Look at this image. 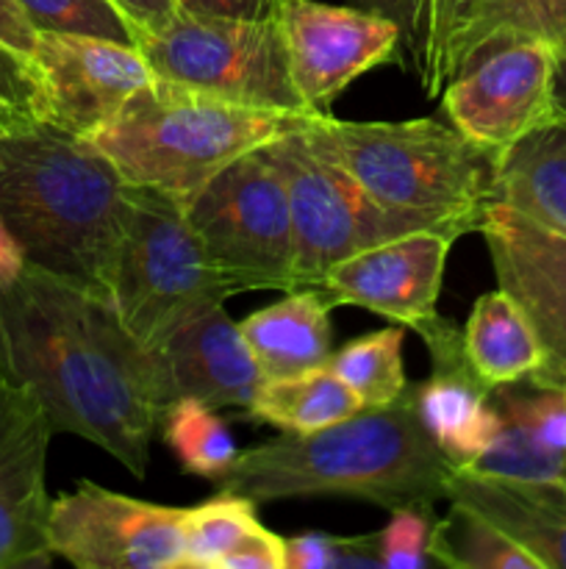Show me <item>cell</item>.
I'll return each mask as SVG.
<instances>
[{"mask_svg":"<svg viewBox=\"0 0 566 569\" xmlns=\"http://www.w3.org/2000/svg\"><path fill=\"white\" fill-rule=\"evenodd\" d=\"M322 133L358 187L394 214L464 237L494 192L497 156L438 117L350 122L322 117Z\"/></svg>","mask_w":566,"mask_h":569,"instance_id":"5b68a950","label":"cell"},{"mask_svg":"<svg viewBox=\"0 0 566 569\" xmlns=\"http://www.w3.org/2000/svg\"><path fill=\"white\" fill-rule=\"evenodd\" d=\"M322 117H305L270 142L289 194L294 231V289L320 287L338 261L416 231H442L377 206L327 144ZM449 233V231H444ZM455 237V233H453Z\"/></svg>","mask_w":566,"mask_h":569,"instance_id":"52a82bcc","label":"cell"},{"mask_svg":"<svg viewBox=\"0 0 566 569\" xmlns=\"http://www.w3.org/2000/svg\"><path fill=\"white\" fill-rule=\"evenodd\" d=\"M444 500L483 517L538 569H566V489L560 481H514L458 467Z\"/></svg>","mask_w":566,"mask_h":569,"instance_id":"d6986e66","label":"cell"},{"mask_svg":"<svg viewBox=\"0 0 566 569\" xmlns=\"http://www.w3.org/2000/svg\"><path fill=\"white\" fill-rule=\"evenodd\" d=\"M364 409L358 395L331 370L303 372L264 381L247 409L250 420L275 426L283 433H311Z\"/></svg>","mask_w":566,"mask_h":569,"instance_id":"603a6c76","label":"cell"},{"mask_svg":"<svg viewBox=\"0 0 566 569\" xmlns=\"http://www.w3.org/2000/svg\"><path fill=\"white\" fill-rule=\"evenodd\" d=\"M353 567H381V556H377V533H366V537L300 533V537L286 539V569H353Z\"/></svg>","mask_w":566,"mask_h":569,"instance_id":"4dcf8cb0","label":"cell"},{"mask_svg":"<svg viewBox=\"0 0 566 569\" xmlns=\"http://www.w3.org/2000/svg\"><path fill=\"white\" fill-rule=\"evenodd\" d=\"M333 306L322 287H300L239 322L264 381L327 367L333 356Z\"/></svg>","mask_w":566,"mask_h":569,"instance_id":"ffe728a7","label":"cell"},{"mask_svg":"<svg viewBox=\"0 0 566 569\" xmlns=\"http://www.w3.org/2000/svg\"><path fill=\"white\" fill-rule=\"evenodd\" d=\"M0 44L26 59L28 64H33L39 31L17 0H0Z\"/></svg>","mask_w":566,"mask_h":569,"instance_id":"8d00e7d4","label":"cell"},{"mask_svg":"<svg viewBox=\"0 0 566 569\" xmlns=\"http://www.w3.org/2000/svg\"><path fill=\"white\" fill-rule=\"evenodd\" d=\"M233 295L236 287L209 261L181 200L128 183L109 292L128 331L155 350L189 315Z\"/></svg>","mask_w":566,"mask_h":569,"instance_id":"8992f818","label":"cell"},{"mask_svg":"<svg viewBox=\"0 0 566 569\" xmlns=\"http://www.w3.org/2000/svg\"><path fill=\"white\" fill-rule=\"evenodd\" d=\"M558 50L538 37L503 33L477 44L442 87L444 120L499 156L558 114Z\"/></svg>","mask_w":566,"mask_h":569,"instance_id":"30bf717a","label":"cell"},{"mask_svg":"<svg viewBox=\"0 0 566 569\" xmlns=\"http://www.w3.org/2000/svg\"><path fill=\"white\" fill-rule=\"evenodd\" d=\"M458 465L438 448L408 383L386 406H364L355 415L311 433H283L239 450L220 489L253 500L347 495L386 511L433 509L447 498Z\"/></svg>","mask_w":566,"mask_h":569,"instance_id":"7a4b0ae2","label":"cell"},{"mask_svg":"<svg viewBox=\"0 0 566 569\" xmlns=\"http://www.w3.org/2000/svg\"><path fill=\"white\" fill-rule=\"evenodd\" d=\"M22 267H26V256H22L20 244H17L9 226H6L3 217H0V281L14 278L17 272H22Z\"/></svg>","mask_w":566,"mask_h":569,"instance_id":"ab89813d","label":"cell"},{"mask_svg":"<svg viewBox=\"0 0 566 569\" xmlns=\"http://www.w3.org/2000/svg\"><path fill=\"white\" fill-rule=\"evenodd\" d=\"M433 361V376L416 387V406L438 448L458 467L472 465L497 439L503 417L492 400V389L472 372L464 356L461 328L438 320L422 337Z\"/></svg>","mask_w":566,"mask_h":569,"instance_id":"ac0fdd59","label":"cell"},{"mask_svg":"<svg viewBox=\"0 0 566 569\" xmlns=\"http://www.w3.org/2000/svg\"><path fill=\"white\" fill-rule=\"evenodd\" d=\"M492 200L566 233V114H555L499 156Z\"/></svg>","mask_w":566,"mask_h":569,"instance_id":"44dd1931","label":"cell"},{"mask_svg":"<svg viewBox=\"0 0 566 569\" xmlns=\"http://www.w3.org/2000/svg\"><path fill=\"white\" fill-rule=\"evenodd\" d=\"M438 9H442V0H422V20H420V33H416V50H414V67L416 61H420L422 50H425L427 39H431L433 28H436V20H438Z\"/></svg>","mask_w":566,"mask_h":569,"instance_id":"60d3db41","label":"cell"},{"mask_svg":"<svg viewBox=\"0 0 566 569\" xmlns=\"http://www.w3.org/2000/svg\"><path fill=\"white\" fill-rule=\"evenodd\" d=\"M220 569H286V539L261 526L222 561Z\"/></svg>","mask_w":566,"mask_h":569,"instance_id":"e575fe53","label":"cell"},{"mask_svg":"<svg viewBox=\"0 0 566 569\" xmlns=\"http://www.w3.org/2000/svg\"><path fill=\"white\" fill-rule=\"evenodd\" d=\"M564 389H566V387H564Z\"/></svg>","mask_w":566,"mask_h":569,"instance_id":"bcb514c9","label":"cell"},{"mask_svg":"<svg viewBox=\"0 0 566 569\" xmlns=\"http://www.w3.org/2000/svg\"><path fill=\"white\" fill-rule=\"evenodd\" d=\"M178 9L233 20H277L283 0H178Z\"/></svg>","mask_w":566,"mask_h":569,"instance_id":"d590c367","label":"cell"},{"mask_svg":"<svg viewBox=\"0 0 566 569\" xmlns=\"http://www.w3.org/2000/svg\"><path fill=\"white\" fill-rule=\"evenodd\" d=\"M555 106L558 114H566V50L558 53V76H555Z\"/></svg>","mask_w":566,"mask_h":569,"instance_id":"b9f144b4","label":"cell"},{"mask_svg":"<svg viewBox=\"0 0 566 569\" xmlns=\"http://www.w3.org/2000/svg\"><path fill=\"white\" fill-rule=\"evenodd\" d=\"M481 3H488V0H477V6H481ZM477 6H475V9H477ZM472 14H475V11H472Z\"/></svg>","mask_w":566,"mask_h":569,"instance_id":"ee69618b","label":"cell"},{"mask_svg":"<svg viewBox=\"0 0 566 569\" xmlns=\"http://www.w3.org/2000/svg\"><path fill=\"white\" fill-rule=\"evenodd\" d=\"M125 178L53 120L0 128V217L26 264L109 295L125 226Z\"/></svg>","mask_w":566,"mask_h":569,"instance_id":"3957f363","label":"cell"},{"mask_svg":"<svg viewBox=\"0 0 566 569\" xmlns=\"http://www.w3.org/2000/svg\"><path fill=\"white\" fill-rule=\"evenodd\" d=\"M503 33L538 37L560 53L566 50V0H488V3H481L469 22L449 42L447 64H444L447 78L477 44L503 37Z\"/></svg>","mask_w":566,"mask_h":569,"instance_id":"d4e9b609","label":"cell"},{"mask_svg":"<svg viewBox=\"0 0 566 569\" xmlns=\"http://www.w3.org/2000/svg\"><path fill=\"white\" fill-rule=\"evenodd\" d=\"M122 14L139 28V33H153L178 14V0H114Z\"/></svg>","mask_w":566,"mask_h":569,"instance_id":"f35d334b","label":"cell"},{"mask_svg":"<svg viewBox=\"0 0 566 569\" xmlns=\"http://www.w3.org/2000/svg\"><path fill=\"white\" fill-rule=\"evenodd\" d=\"M161 437L183 467L203 481H220L239 456V445L216 409L194 398H178L161 411Z\"/></svg>","mask_w":566,"mask_h":569,"instance_id":"cb8c5ba5","label":"cell"},{"mask_svg":"<svg viewBox=\"0 0 566 569\" xmlns=\"http://www.w3.org/2000/svg\"><path fill=\"white\" fill-rule=\"evenodd\" d=\"M477 0H442V9H438L436 28H433L431 39H427L425 50H422L420 61H416V72H420V81L425 87V94L438 98L444 81H447V48L455 39V33L469 22L472 11H475Z\"/></svg>","mask_w":566,"mask_h":569,"instance_id":"836d02e7","label":"cell"},{"mask_svg":"<svg viewBox=\"0 0 566 569\" xmlns=\"http://www.w3.org/2000/svg\"><path fill=\"white\" fill-rule=\"evenodd\" d=\"M542 387H544V383H542ZM547 387H566V376L558 378V381H555V383H547Z\"/></svg>","mask_w":566,"mask_h":569,"instance_id":"7bdbcfd3","label":"cell"},{"mask_svg":"<svg viewBox=\"0 0 566 569\" xmlns=\"http://www.w3.org/2000/svg\"><path fill=\"white\" fill-rule=\"evenodd\" d=\"M405 328L392 322L381 331L364 333L331 356L327 367L358 395L364 406H386L408 387L403 367Z\"/></svg>","mask_w":566,"mask_h":569,"instance_id":"4316f807","label":"cell"},{"mask_svg":"<svg viewBox=\"0 0 566 569\" xmlns=\"http://www.w3.org/2000/svg\"><path fill=\"white\" fill-rule=\"evenodd\" d=\"M494 400V398H492ZM497 406V403H494ZM503 426L497 439L483 450L472 465L461 470L477 472V476L514 478V481H564L566 456L547 448L527 426H522L514 415L497 406Z\"/></svg>","mask_w":566,"mask_h":569,"instance_id":"f1b7e54d","label":"cell"},{"mask_svg":"<svg viewBox=\"0 0 566 569\" xmlns=\"http://www.w3.org/2000/svg\"><path fill=\"white\" fill-rule=\"evenodd\" d=\"M350 6H358V9L372 11V14L392 20L394 26L403 31L405 53H408V59L414 56L416 33H420V20H422V0H350Z\"/></svg>","mask_w":566,"mask_h":569,"instance_id":"74e56055","label":"cell"},{"mask_svg":"<svg viewBox=\"0 0 566 569\" xmlns=\"http://www.w3.org/2000/svg\"><path fill=\"white\" fill-rule=\"evenodd\" d=\"M388 526L377 531V556L383 569H425L433 565L427 553L433 509L388 511Z\"/></svg>","mask_w":566,"mask_h":569,"instance_id":"1f68e13d","label":"cell"},{"mask_svg":"<svg viewBox=\"0 0 566 569\" xmlns=\"http://www.w3.org/2000/svg\"><path fill=\"white\" fill-rule=\"evenodd\" d=\"M281 28L292 81L316 117H331L338 94L375 67L400 61L403 31L358 6L283 0Z\"/></svg>","mask_w":566,"mask_h":569,"instance_id":"7c38bea8","label":"cell"},{"mask_svg":"<svg viewBox=\"0 0 566 569\" xmlns=\"http://www.w3.org/2000/svg\"><path fill=\"white\" fill-rule=\"evenodd\" d=\"M0 378L28 389L55 433L144 478L164 381L155 350L128 331L109 295L31 264L0 281Z\"/></svg>","mask_w":566,"mask_h":569,"instance_id":"6da1fadb","label":"cell"},{"mask_svg":"<svg viewBox=\"0 0 566 569\" xmlns=\"http://www.w3.org/2000/svg\"><path fill=\"white\" fill-rule=\"evenodd\" d=\"M477 233L497 287L525 311L547 356L527 381L555 383L566 376V233L499 200H488Z\"/></svg>","mask_w":566,"mask_h":569,"instance_id":"4fadbf2b","label":"cell"},{"mask_svg":"<svg viewBox=\"0 0 566 569\" xmlns=\"http://www.w3.org/2000/svg\"><path fill=\"white\" fill-rule=\"evenodd\" d=\"M461 339L472 372L488 389L527 381L547 361L525 311L499 287L475 300Z\"/></svg>","mask_w":566,"mask_h":569,"instance_id":"7402d4cb","label":"cell"},{"mask_svg":"<svg viewBox=\"0 0 566 569\" xmlns=\"http://www.w3.org/2000/svg\"><path fill=\"white\" fill-rule=\"evenodd\" d=\"M560 483H564V489H566V476H564V481H560Z\"/></svg>","mask_w":566,"mask_h":569,"instance_id":"f6af8a7d","label":"cell"},{"mask_svg":"<svg viewBox=\"0 0 566 569\" xmlns=\"http://www.w3.org/2000/svg\"><path fill=\"white\" fill-rule=\"evenodd\" d=\"M455 239L444 231L388 239L333 264L320 287L336 306H358L411 328L422 339L442 320L436 303Z\"/></svg>","mask_w":566,"mask_h":569,"instance_id":"9a60e30c","label":"cell"},{"mask_svg":"<svg viewBox=\"0 0 566 569\" xmlns=\"http://www.w3.org/2000/svg\"><path fill=\"white\" fill-rule=\"evenodd\" d=\"M55 559L78 569H186L183 509L148 503L83 481L50 503Z\"/></svg>","mask_w":566,"mask_h":569,"instance_id":"8fae6325","label":"cell"},{"mask_svg":"<svg viewBox=\"0 0 566 569\" xmlns=\"http://www.w3.org/2000/svg\"><path fill=\"white\" fill-rule=\"evenodd\" d=\"M427 553L433 565L449 569H538L536 561L497 528L455 503H449L447 515L433 520Z\"/></svg>","mask_w":566,"mask_h":569,"instance_id":"484cf974","label":"cell"},{"mask_svg":"<svg viewBox=\"0 0 566 569\" xmlns=\"http://www.w3.org/2000/svg\"><path fill=\"white\" fill-rule=\"evenodd\" d=\"M53 437L42 403L0 378V569L53 565L48 539L53 498L44 483Z\"/></svg>","mask_w":566,"mask_h":569,"instance_id":"5bb4252c","label":"cell"},{"mask_svg":"<svg viewBox=\"0 0 566 569\" xmlns=\"http://www.w3.org/2000/svg\"><path fill=\"white\" fill-rule=\"evenodd\" d=\"M37 120H48V103L37 67L0 44V122L20 126Z\"/></svg>","mask_w":566,"mask_h":569,"instance_id":"d6a6232c","label":"cell"},{"mask_svg":"<svg viewBox=\"0 0 566 569\" xmlns=\"http://www.w3.org/2000/svg\"><path fill=\"white\" fill-rule=\"evenodd\" d=\"M33 67L42 81L48 120L81 137L100 131L133 92L153 81L137 44L70 33H39Z\"/></svg>","mask_w":566,"mask_h":569,"instance_id":"2e32d148","label":"cell"},{"mask_svg":"<svg viewBox=\"0 0 566 569\" xmlns=\"http://www.w3.org/2000/svg\"><path fill=\"white\" fill-rule=\"evenodd\" d=\"M305 117L314 114L247 109L153 78L87 139L125 183L186 203L222 167L275 142Z\"/></svg>","mask_w":566,"mask_h":569,"instance_id":"277c9868","label":"cell"},{"mask_svg":"<svg viewBox=\"0 0 566 569\" xmlns=\"http://www.w3.org/2000/svg\"><path fill=\"white\" fill-rule=\"evenodd\" d=\"M39 33L109 39L139 44V28L122 14L114 0H17Z\"/></svg>","mask_w":566,"mask_h":569,"instance_id":"f546056e","label":"cell"},{"mask_svg":"<svg viewBox=\"0 0 566 569\" xmlns=\"http://www.w3.org/2000/svg\"><path fill=\"white\" fill-rule=\"evenodd\" d=\"M183 209L209 261L239 295L292 292V211L286 183L266 144L222 167Z\"/></svg>","mask_w":566,"mask_h":569,"instance_id":"9c48e42d","label":"cell"},{"mask_svg":"<svg viewBox=\"0 0 566 569\" xmlns=\"http://www.w3.org/2000/svg\"><path fill=\"white\" fill-rule=\"evenodd\" d=\"M259 506L236 492H225L203 500V503L183 509V553L186 569H220L222 561L259 531L261 520L255 515Z\"/></svg>","mask_w":566,"mask_h":569,"instance_id":"83f0119b","label":"cell"},{"mask_svg":"<svg viewBox=\"0 0 566 569\" xmlns=\"http://www.w3.org/2000/svg\"><path fill=\"white\" fill-rule=\"evenodd\" d=\"M164 381L166 406L178 398H194L211 409H239L247 415L264 383L259 365L244 342L239 322L225 303L205 306L189 315L155 348Z\"/></svg>","mask_w":566,"mask_h":569,"instance_id":"e0dca14e","label":"cell"},{"mask_svg":"<svg viewBox=\"0 0 566 569\" xmlns=\"http://www.w3.org/2000/svg\"><path fill=\"white\" fill-rule=\"evenodd\" d=\"M137 48L159 81L247 109L311 114L292 81L281 17L233 20L178 9Z\"/></svg>","mask_w":566,"mask_h":569,"instance_id":"ba28073f","label":"cell"}]
</instances>
